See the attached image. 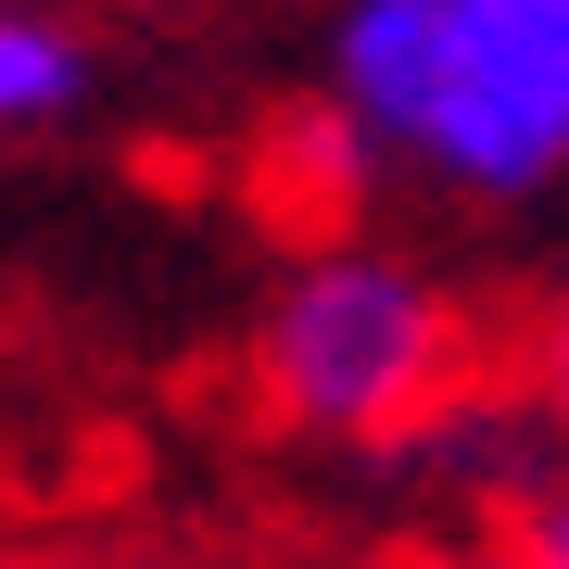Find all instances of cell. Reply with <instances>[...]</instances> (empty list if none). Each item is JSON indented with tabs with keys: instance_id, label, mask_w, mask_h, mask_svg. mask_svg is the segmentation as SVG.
Returning a JSON list of instances; mask_svg holds the SVG:
<instances>
[{
	"instance_id": "cell-3",
	"label": "cell",
	"mask_w": 569,
	"mask_h": 569,
	"mask_svg": "<svg viewBox=\"0 0 569 569\" xmlns=\"http://www.w3.org/2000/svg\"><path fill=\"white\" fill-rule=\"evenodd\" d=\"M89 89V39L39 0H0V140H26V127H63Z\"/></svg>"
},
{
	"instance_id": "cell-4",
	"label": "cell",
	"mask_w": 569,
	"mask_h": 569,
	"mask_svg": "<svg viewBox=\"0 0 569 569\" xmlns=\"http://www.w3.org/2000/svg\"><path fill=\"white\" fill-rule=\"evenodd\" d=\"M519 557H531V569H569V468L519 507Z\"/></svg>"
},
{
	"instance_id": "cell-5",
	"label": "cell",
	"mask_w": 569,
	"mask_h": 569,
	"mask_svg": "<svg viewBox=\"0 0 569 569\" xmlns=\"http://www.w3.org/2000/svg\"><path fill=\"white\" fill-rule=\"evenodd\" d=\"M545 406L569 418V305H557V329H545Z\"/></svg>"
},
{
	"instance_id": "cell-1",
	"label": "cell",
	"mask_w": 569,
	"mask_h": 569,
	"mask_svg": "<svg viewBox=\"0 0 569 569\" xmlns=\"http://www.w3.org/2000/svg\"><path fill=\"white\" fill-rule=\"evenodd\" d=\"M329 102L443 190H545L569 164V0H342Z\"/></svg>"
},
{
	"instance_id": "cell-6",
	"label": "cell",
	"mask_w": 569,
	"mask_h": 569,
	"mask_svg": "<svg viewBox=\"0 0 569 569\" xmlns=\"http://www.w3.org/2000/svg\"><path fill=\"white\" fill-rule=\"evenodd\" d=\"M468 569H531V557H468Z\"/></svg>"
},
{
	"instance_id": "cell-2",
	"label": "cell",
	"mask_w": 569,
	"mask_h": 569,
	"mask_svg": "<svg viewBox=\"0 0 569 569\" xmlns=\"http://www.w3.org/2000/svg\"><path fill=\"white\" fill-rule=\"evenodd\" d=\"M253 380L317 443H406L468 380V329L392 253H305L253 329Z\"/></svg>"
}]
</instances>
